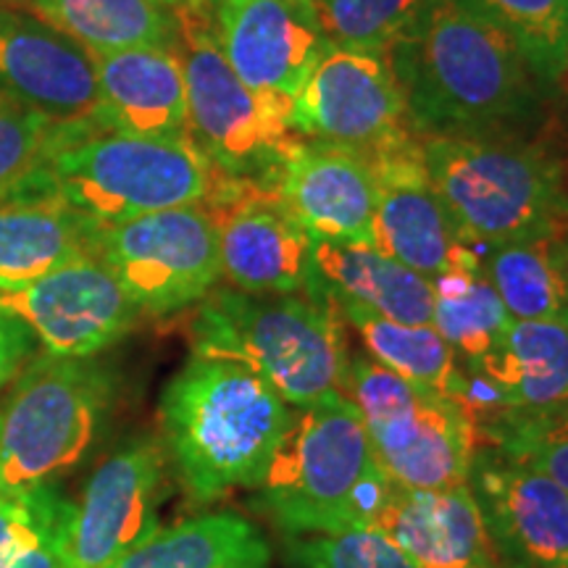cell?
<instances>
[{
  "mask_svg": "<svg viewBox=\"0 0 568 568\" xmlns=\"http://www.w3.org/2000/svg\"><path fill=\"white\" fill-rule=\"evenodd\" d=\"M209 209L219 226L222 280L255 295H311L314 240L276 187L216 174Z\"/></svg>",
  "mask_w": 568,
  "mask_h": 568,
  "instance_id": "cell-12",
  "label": "cell"
},
{
  "mask_svg": "<svg viewBox=\"0 0 568 568\" xmlns=\"http://www.w3.org/2000/svg\"><path fill=\"white\" fill-rule=\"evenodd\" d=\"M264 531L232 510H213L155 529L109 568H266Z\"/></svg>",
  "mask_w": 568,
  "mask_h": 568,
  "instance_id": "cell-25",
  "label": "cell"
},
{
  "mask_svg": "<svg viewBox=\"0 0 568 568\" xmlns=\"http://www.w3.org/2000/svg\"><path fill=\"white\" fill-rule=\"evenodd\" d=\"M564 82H566V105H568V74L564 77Z\"/></svg>",
  "mask_w": 568,
  "mask_h": 568,
  "instance_id": "cell-44",
  "label": "cell"
},
{
  "mask_svg": "<svg viewBox=\"0 0 568 568\" xmlns=\"http://www.w3.org/2000/svg\"><path fill=\"white\" fill-rule=\"evenodd\" d=\"M314 276L324 293L400 324L435 318V284L374 245L314 243Z\"/></svg>",
  "mask_w": 568,
  "mask_h": 568,
  "instance_id": "cell-24",
  "label": "cell"
},
{
  "mask_svg": "<svg viewBox=\"0 0 568 568\" xmlns=\"http://www.w3.org/2000/svg\"><path fill=\"white\" fill-rule=\"evenodd\" d=\"M466 485L497 556L531 568H568L564 487L487 445L474 447Z\"/></svg>",
  "mask_w": 568,
  "mask_h": 568,
  "instance_id": "cell-17",
  "label": "cell"
},
{
  "mask_svg": "<svg viewBox=\"0 0 568 568\" xmlns=\"http://www.w3.org/2000/svg\"><path fill=\"white\" fill-rule=\"evenodd\" d=\"M105 130L138 138H187V88L180 45L98 53Z\"/></svg>",
  "mask_w": 568,
  "mask_h": 568,
  "instance_id": "cell-21",
  "label": "cell"
},
{
  "mask_svg": "<svg viewBox=\"0 0 568 568\" xmlns=\"http://www.w3.org/2000/svg\"><path fill=\"white\" fill-rule=\"evenodd\" d=\"M366 163L376 184L374 247L426 280L479 264L481 255L460 243L432 187L418 134H403Z\"/></svg>",
  "mask_w": 568,
  "mask_h": 568,
  "instance_id": "cell-15",
  "label": "cell"
},
{
  "mask_svg": "<svg viewBox=\"0 0 568 568\" xmlns=\"http://www.w3.org/2000/svg\"><path fill=\"white\" fill-rule=\"evenodd\" d=\"M393 487L376 464L358 408L345 395L293 408L253 489L261 510L284 537L368 529Z\"/></svg>",
  "mask_w": 568,
  "mask_h": 568,
  "instance_id": "cell-5",
  "label": "cell"
},
{
  "mask_svg": "<svg viewBox=\"0 0 568 568\" xmlns=\"http://www.w3.org/2000/svg\"><path fill=\"white\" fill-rule=\"evenodd\" d=\"M477 445L550 477L568 493V400L471 414Z\"/></svg>",
  "mask_w": 568,
  "mask_h": 568,
  "instance_id": "cell-31",
  "label": "cell"
},
{
  "mask_svg": "<svg viewBox=\"0 0 568 568\" xmlns=\"http://www.w3.org/2000/svg\"><path fill=\"white\" fill-rule=\"evenodd\" d=\"M432 187L474 251L548 240L568 222V166L542 134L424 138Z\"/></svg>",
  "mask_w": 568,
  "mask_h": 568,
  "instance_id": "cell-4",
  "label": "cell"
},
{
  "mask_svg": "<svg viewBox=\"0 0 568 568\" xmlns=\"http://www.w3.org/2000/svg\"><path fill=\"white\" fill-rule=\"evenodd\" d=\"M429 0H316L311 6L326 45L382 53Z\"/></svg>",
  "mask_w": 568,
  "mask_h": 568,
  "instance_id": "cell-32",
  "label": "cell"
},
{
  "mask_svg": "<svg viewBox=\"0 0 568 568\" xmlns=\"http://www.w3.org/2000/svg\"><path fill=\"white\" fill-rule=\"evenodd\" d=\"M219 0H176V11H193V13H205L209 17L211 9H216Z\"/></svg>",
  "mask_w": 568,
  "mask_h": 568,
  "instance_id": "cell-39",
  "label": "cell"
},
{
  "mask_svg": "<svg viewBox=\"0 0 568 568\" xmlns=\"http://www.w3.org/2000/svg\"><path fill=\"white\" fill-rule=\"evenodd\" d=\"M385 55L422 140L539 134L550 92L514 42L458 0H429Z\"/></svg>",
  "mask_w": 568,
  "mask_h": 568,
  "instance_id": "cell-1",
  "label": "cell"
},
{
  "mask_svg": "<svg viewBox=\"0 0 568 568\" xmlns=\"http://www.w3.org/2000/svg\"><path fill=\"white\" fill-rule=\"evenodd\" d=\"M95 222L42 190L0 197V293L21 290L82 253Z\"/></svg>",
  "mask_w": 568,
  "mask_h": 568,
  "instance_id": "cell-23",
  "label": "cell"
},
{
  "mask_svg": "<svg viewBox=\"0 0 568 568\" xmlns=\"http://www.w3.org/2000/svg\"><path fill=\"white\" fill-rule=\"evenodd\" d=\"M180 13V55L187 88V138L219 176L274 187L301 140L287 105L245 88L226 63L205 13Z\"/></svg>",
  "mask_w": 568,
  "mask_h": 568,
  "instance_id": "cell-8",
  "label": "cell"
},
{
  "mask_svg": "<svg viewBox=\"0 0 568 568\" xmlns=\"http://www.w3.org/2000/svg\"><path fill=\"white\" fill-rule=\"evenodd\" d=\"M343 395L358 408L376 464L389 481L416 489L466 485L477 435L458 400L424 389L374 358L351 355Z\"/></svg>",
  "mask_w": 568,
  "mask_h": 568,
  "instance_id": "cell-9",
  "label": "cell"
},
{
  "mask_svg": "<svg viewBox=\"0 0 568 568\" xmlns=\"http://www.w3.org/2000/svg\"><path fill=\"white\" fill-rule=\"evenodd\" d=\"M374 529L422 568H487L495 552L468 485L416 489L393 481Z\"/></svg>",
  "mask_w": 568,
  "mask_h": 568,
  "instance_id": "cell-20",
  "label": "cell"
},
{
  "mask_svg": "<svg viewBox=\"0 0 568 568\" xmlns=\"http://www.w3.org/2000/svg\"><path fill=\"white\" fill-rule=\"evenodd\" d=\"M161 3H166V6H172V9H176V0H161Z\"/></svg>",
  "mask_w": 568,
  "mask_h": 568,
  "instance_id": "cell-43",
  "label": "cell"
},
{
  "mask_svg": "<svg viewBox=\"0 0 568 568\" xmlns=\"http://www.w3.org/2000/svg\"><path fill=\"white\" fill-rule=\"evenodd\" d=\"M290 416L251 368L193 355L161 393V445L190 500L213 503L258 487Z\"/></svg>",
  "mask_w": 568,
  "mask_h": 568,
  "instance_id": "cell-2",
  "label": "cell"
},
{
  "mask_svg": "<svg viewBox=\"0 0 568 568\" xmlns=\"http://www.w3.org/2000/svg\"><path fill=\"white\" fill-rule=\"evenodd\" d=\"M481 268L514 322L568 326V284L550 253V237L487 247Z\"/></svg>",
  "mask_w": 568,
  "mask_h": 568,
  "instance_id": "cell-29",
  "label": "cell"
},
{
  "mask_svg": "<svg viewBox=\"0 0 568 568\" xmlns=\"http://www.w3.org/2000/svg\"><path fill=\"white\" fill-rule=\"evenodd\" d=\"M324 295L329 297L337 314L343 316V322L364 343L368 358H374L376 364L389 368V372L403 376V379L414 382V385L424 389H432V393L443 397H450V400H458L464 406L468 393V374L458 361L456 351L439 337L435 326L400 324L374 314V311L358 303L343 301V297L329 293Z\"/></svg>",
  "mask_w": 568,
  "mask_h": 568,
  "instance_id": "cell-26",
  "label": "cell"
},
{
  "mask_svg": "<svg viewBox=\"0 0 568 568\" xmlns=\"http://www.w3.org/2000/svg\"><path fill=\"white\" fill-rule=\"evenodd\" d=\"M71 126L0 95V197L17 193Z\"/></svg>",
  "mask_w": 568,
  "mask_h": 568,
  "instance_id": "cell-33",
  "label": "cell"
},
{
  "mask_svg": "<svg viewBox=\"0 0 568 568\" xmlns=\"http://www.w3.org/2000/svg\"><path fill=\"white\" fill-rule=\"evenodd\" d=\"M435 284V318L432 326L453 347L466 372L477 368L500 345L514 318L487 280L481 261L477 266L453 268L432 280Z\"/></svg>",
  "mask_w": 568,
  "mask_h": 568,
  "instance_id": "cell-28",
  "label": "cell"
},
{
  "mask_svg": "<svg viewBox=\"0 0 568 568\" xmlns=\"http://www.w3.org/2000/svg\"><path fill=\"white\" fill-rule=\"evenodd\" d=\"M297 138L372 159L410 132L387 55L326 45L293 95Z\"/></svg>",
  "mask_w": 568,
  "mask_h": 568,
  "instance_id": "cell-11",
  "label": "cell"
},
{
  "mask_svg": "<svg viewBox=\"0 0 568 568\" xmlns=\"http://www.w3.org/2000/svg\"><path fill=\"white\" fill-rule=\"evenodd\" d=\"M169 458L159 439L132 437L95 466L71 500V568H109L159 529L169 493Z\"/></svg>",
  "mask_w": 568,
  "mask_h": 568,
  "instance_id": "cell-13",
  "label": "cell"
},
{
  "mask_svg": "<svg viewBox=\"0 0 568 568\" xmlns=\"http://www.w3.org/2000/svg\"><path fill=\"white\" fill-rule=\"evenodd\" d=\"M113 376L92 358L34 353L0 400V489L51 487L101 437Z\"/></svg>",
  "mask_w": 568,
  "mask_h": 568,
  "instance_id": "cell-7",
  "label": "cell"
},
{
  "mask_svg": "<svg viewBox=\"0 0 568 568\" xmlns=\"http://www.w3.org/2000/svg\"><path fill=\"white\" fill-rule=\"evenodd\" d=\"M514 42L545 90L568 74V0H458Z\"/></svg>",
  "mask_w": 568,
  "mask_h": 568,
  "instance_id": "cell-30",
  "label": "cell"
},
{
  "mask_svg": "<svg viewBox=\"0 0 568 568\" xmlns=\"http://www.w3.org/2000/svg\"><path fill=\"white\" fill-rule=\"evenodd\" d=\"M38 347L30 326L0 305V393L17 379V374L38 353Z\"/></svg>",
  "mask_w": 568,
  "mask_h": 568,
  "instance_id": "cell-37",
  "label": "cell"
},
{
  "mask_svg": "<svg viewBox=\"0 0 568 568\" xmlns=\"http://www.w3.org/2000/svg\"><path fill=\"white\" fill-rule=\"evenodd\" d=\"M287 556L297 568H422L374 527L287 537Z\"/></svg>",
  "mask_w": 568,
  "mask_h": 568,
  "instance_id": "cell-34",
  "label": "cell"
},
{
  "mask_svg": "<svg viewBox=\"0 0 568 568\" xmlns=\"http://www.w3.org/2000/svg\"><path fill=\"white\" fill-rule=\"evenodd\" d=\"M40 19L92 55L180 45V13L161 0H53Z\"/></svg>",
  "mask_w": 568,
  "mask_h": 568,
  "instance_id": "cell-27",
  "label": "cell"
},
{
  "mask_svg": "<svg viewBox=\"0 0 568 568\" xmlns=\"http://www.w3.org/2000/svg\"><path fill=\"white\" fill-rule=\"evenodd\" d=\"M216 42L234 74L266 101L293 109V95L326 40L301 0H219Z\"/></svg>",
  "mask_w": 568,
  "mask_h": 568,
  "instance_id": "cell-18",
  "label": "cell"
},
{
  "mask_svg": "<svg viewBox=\"0 0 568 568\" xmlns=\"http://www.w3.org/2000/svg\"><path fill=\"white\" fill-rule=\"evenodd\" d=\"M0 305L30 326L42 351L92 358L140 324V308L95 253H82L11 293Z\"/></svg>",
  "mask_w": 568,
  "mask_h": 568,
  "instance_id": "cell-14",
  "label": "cell"
},
{
  "mask_svg": "<svg viewBox=\"0 0 568 568\" xmlns=\"http://www.w3.org/2000/svg\"><path fill=\"white\" fill-rule=\"evenodd\" d=\"M301 3H305V6H314V3H316V0H301Z\"/></svg>",
  "mask_w": 568,
  "mask_h": 568,
  "instance_id": "cell-45",
  "label": "cell"
},
{
  "mask_svg": "<svg viewBox=\"0 0 568 568\" xmlns=\"http://www.w3.org/2000/svg\"><path fill=\"white\" fill-rule=\"evenodd\" d=\"M0 95L71 130H105L92 53L24 9H0Z\"/></svg>",
  "mask_w": 568,
  "mask_h": 568,
  "instance_id": "cell-16",
  "label": "cell"
},
{
  "mask_svg": "<svg viewBox=\"0 0 568 568\" xmlns=\"http://www.w3.org/2000/svg\"><path fill=\"white\" fill-rule=\"evenodd\" d=\"M90 251L109 266L142 316H174L222 280L219 226L205 203L95 224Z\"/></svg>",
  "mask_w": 568,
  "mask_h": 568,
  "instance_id": "cell-10",
  "label": "cell"
},
{
  "mask_svg": "<svg viewBox=\"0 0 568 568\" xmlns=\"http://www.w3.org/2000/svg\"><path fill=\"white\" fill-rule=\"evenodd\" d=\"M51 3H53V0H27V9H30L32 13H38V17H42V13H45V9Z\"/></svg>",
  "mask_w": 568,
  "mask_h": 568,
  "instance_id": "cell-41",
  "label": "cell"
},
{
  "mask_svg": "<svg viewBox=\"0 0 568 568\" xmlns=\"http://www.w3.org/2000/svg\"><path fill=\"white\" fill-rule=\"evenodd\" d=\"M0 9H24V11H30V9H27V0H0Z\"/></svg>",
  "mask_w": 568,
  "mask_h": 568,
  "instance_id": "cell-42",
  "label": "cell"
},
{
  "mask_svg": "<svg viewBox=\"0 0 568 568\" xmlns=\"http://www.w3.org/2000/svg\"><path fill=\"white\" fill-rule=\"evenodd\" d=\"M216 172L190 138L69 130L19 190L61 197L95 224L209 201Z\"/></svg>",
  "mask_w": 568,
  "mask_h": 568,
  "instance_id": "cell-6",
  "label": "cell"
},
{
  "mask_svg": "<svg viewBox=\"0 0 568 568\" xmlns=\"http://www.w3.org/2000/svg\"><path fill=\"white\" fill-rule=\"evenodd\" d=\"M550 253H552V258H556L560 274H564V280L568 284V222L550 237Z\"/></svg>",
  "mask_w": 568,
  "mask_h": 568,
  "instance_id": "cell-38",
  "label": "cell"
},
{
  "mask_svg": "<svg viewBox=\"0 0 568 568\" xmlns=\"http://www.w3.org/2000/svg\"><path fill=\"white\" fill-rule=\"evenodd\" d=\"M69 521L71 500L61 493L59 485H51L45 493L40 527L32 542L13 560L9 568H71L69 564Z\"/></svg>",
  "mask_w": 568,
  "mask_h": 568,
  "instance_id": "cell-35",
  "label": "cell"
},
{
  "mask_svg": "<svg viewBox=\"0 0 568 568\" xmlns=\"http://www.w3.org/2000/svg\"><path fill=\"white\" fill-rule=\"evenodd\" d=\"M274 187L314 243L374 245L376 184L361 155L297 140Z\"/></svg>",
  "mask_w": 568,
  "mask_h": 568,
  "instance_id": "cell-19",
  "label": "cell"
},
{
  "mask_svg": "<svg viewBox=\"0 0 568 568\" xmlns=\"http://www.w3.org/2000/svg\"><path fill=\"white\" fill-rule=\"evenodd\" d=\"M466 374L468 414L568 400V326L510 322L500 345Z\"/></svg>",
  "mask_w": 568,
  "mask_h": 568,
  "instance_id": "cell-22",
  "label": "cell"
},
{
  "mask_svg": "<svg viewBox=\"0 0 568 568\" xmlns=\"http://www.w3.org/2000/svg\"><path fill=\"white\" fill-rule=\"evenodd\" d=\"M487 568H531V566H524V564H516V560H506L500 558L497 552H493V560H489Z\"/></svg>",
  "mask_w": 568,
  "mask_h": 568,
  "instance_id": "cell-40",
  "label": "cell"
},
{
  "mask_svg": "<svg viewBox=\"0 0 568 568\" xmlns=\"http://www.w3.org/2000/svg\"><path fill=\"white\" fill-rule=\"evenodd\" d=\"M48 487L9 493L0 489V568H9L40 527Z\"/></svg>",
  "mask_w": 568,
  "mask_h": 568,
  "instance_id": "cell-36",
  "label": "cell"
},
{
  "mask_svg": "<svg viewBox=\"0 0 568 568\" xmlns=\"http://www.w3.org/2000/svg\"><path fill=\"white\" fill-rule=\"evenodd\" d=\"M343 316L316 287L311 295H255L213 287L190 318L193 355L251 368L293 408L343 395L351 353Z\"/></svg>",
  "mask_w": 568,
  "mask_h": 568,
  "instance_id": "cell-3",
  "label": "cell"
}]
</instances>
